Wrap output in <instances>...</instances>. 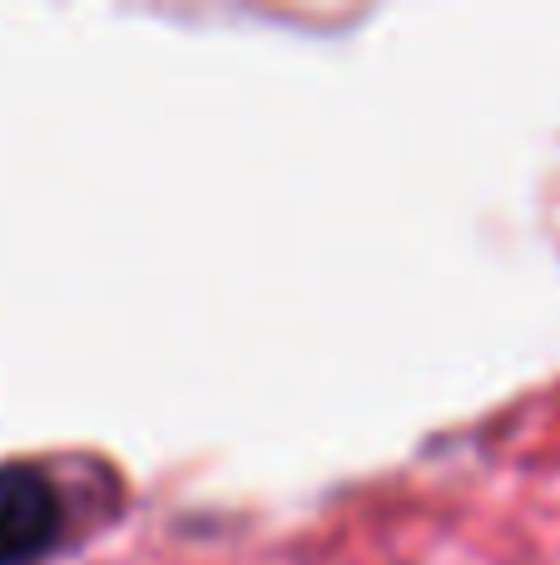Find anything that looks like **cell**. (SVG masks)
I'll return each mask as SVG.
<instances>
[{"label":"cell","mask_w":560,"mask_h":565,"mask_svg":"<svg viewBox=\"0 0 560 565\" xmlns=\"http://www.w3.org/2000/svg\"><path fill=\"white\" fill-rule=\"evenodd\" d=\"M79 491L45 461L0 467V565H40L79 531Z\"/></svg>","instance_id":"obj_1"}]
</instances>
